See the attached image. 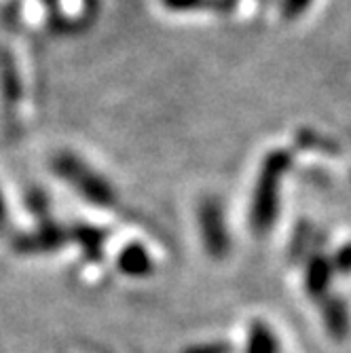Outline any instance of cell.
I'll use <instances>...</instances> for the list:
<instances>
[{"mask_svg": "<svg viewBox=\"0 0 351 353\" xmlns=\"http://www.w3.org/2000/svg\"><path fill=\"white\" fill-rule=\"evenodd\" d=\"M281 161H271L267 163L263 178L257 188V197H254V208H252V224L259 233H265L273 220H275V210H277V180L281 172Z\"/></svg>", "mask_w": 351, "mask_h": 353, "instance_id": "6da1fadb", "label": "cell"}, {"mask_svg": "<svg viewBox=\"0 0 351 353\" xmlns=\"http://www.w3.org/2000/svg\"><path fill=\"white\" fill-rule=\"evenodd\" d=\"M199 222H201V231H203V241L208 252L214 259H222L229 252V235L225 220H222V212L214 201L203 203L199 210Z\"/></svg>", "mask_w": 351, "mask_h": 353, "instance_id": "7a4b0ae2", "label": "cell"}, {"mask_svg": "<svg viewBox=\"0 0 351 353\" xmlns=\"http://www.w3.org/2000/svg\"><path fill=\"white\" fill-rule=\"evenodd\" d=\"M332 277V265L324 256H313L307 267V292L313 299H326L328 285Z\"/></svg>", "mask_w": 351, "mask_h": 353, "instance_id": "3957f363", "label": "cell"}, {"mask_svg": "<svg viewBox=\"0 0 351 353\" xmlns=\"http://www.w3.org/2000/svg\"><path fill=\"white\" fill-rule=\"evenodd\" d=\"M322 311H324V322L328 332L339 341L345 339L349 332V313L345 303L339 296L322 299Z\"/></svg>", "mask_w": 351, "mask_h": 353, "instance_id": "277c9868", "label": "cell"}, {"mask_svg": "<svg viewBox=\"0 0 351 353\" xmlns=\"http://www.w3.org/2000/svg\"><path fill=\"white\" fill-rule=\"evenodd\" d=\"M121 271L134 277H144L152 273V259L142 245H127L119 259Z\"/></svg>", "mask_w": 351, "mask_h": 353, "instance_id": "5b68a950", "label": "cell"}, {"mask_svg": "<svg viewBox=\"0 0 351 353\" xmlns=\"http://www.w3.org/2000/svg\"><path fill=\"white\" fill-rule=\"evenodd\" d=\"M61 170H63V174H68V176H72L74 180H83V182H79L89 195L95 199V201H100V203H106L108 199H110V190L102 184V180L98 182L95 178H91V176H87L85 174V170L79 165V163H74V161H70V159H63L61 161Z\"/></svg>", "mask_w": 351, "mask_h": 353, "instance_id": "8992f818", "label": "cell"}, {"mask_svg": "<svg viewBox=\"0 0 351 353\" xmlns=\"http://www.w3.org/2000/svg\"><path fill=\"white\" fill-rule=\"evenodd\" d=\"M248 353H275L273 334L263 324H254L252 326L250 343H248Z\"/></svg>", "mask_w": 351, "mask_h": 353, "instance_id": "52a82bcc", "label": "cell"}, {"mask_svg": "<svg viewBox=\"0 0 351 353\" xmlns=\"http://www.w3.org/2000/svg\"><path fill=\"white\" fill-rule=\"evenodd\" d=\"M330 265H332V271H337V273H351V243L343 245L334 254V259L330 261Z\"/></svg>", "mask_w": 351, "mask_h": 353, "instance_id": "ba28073f", "label": "cell"}, {"mask_svg": "<svg viewBox=\"0 0 351 353\" xmlns=\"http://www.w3.org/2000/svg\"><path fill=\"white\" fill-rule=\"evenodd\" d=\"M184 353H231V345L229 343H205V345L188 347Z\"/></svg>", "mask_w": 351, "mask_h": 353, "instance_id": "9c48e42d", "label": "cell"}]
</instances>
